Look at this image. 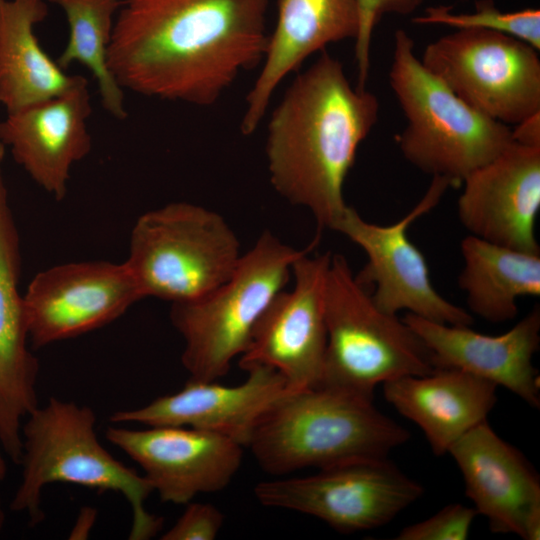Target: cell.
I'll return each instance as SVG.
<instances>
[{
	"mask_svg": "<svg viewBox=\"0 0 540 540\" xmlns=\"http://www.w3.org/2000/svg\"><path fill=\"white\" fill-rule=\"evenodd\" d=\"M477 514L475 508L461 503L449 504L433 516L403 528L395 539L465 540Z\"/></svg>",
	"mask_w": 540,
	"mask_h": 540,
	"instance_id": "28",
	"label": "cell"
},
{
	"mask_svg": "<svg viewBox=\"0 0 540 540\" xmlns=\"http://www.w3.org/2000/svg\"><path fill=\"white\" fill-rule=\"evenodd\" d=\"M308 252L292 265L293 289L273 298L239 361L243 370L257 365L277 370L291 391L319 386L327 345L325 290L331 253L309 257Z\"/></svg>",
	"mask_w": 540,
	"mask_h": 540,
	"instance_id": "12",
	"label": "cell"
},
{
	"mask_svg": "<svg viewBox=\"0 0 540 540\" xmlns=\"http://www.w3.org/2000/svg\"><path fill=\"white\" fill-rule=\"evenodd\" d=\"M389 78L406 118L399 149L432 178L459 187L514 142L510 126L473 109L423 66L402 29L394 34Z\"/></svg>",
	"mask_w": 540,
	"mask_h": 540,
	"instance_id": "5",
	"label": "cell"
},
{
	"mask_svg": "<svg viewBox=\"0 0 540 540\" xmlns=\"http://www.w3.org/2000/svg\"><path fill=\"white\" fill-rule=\"evenodd\" d=\"M327 345L319 386L373 401L379 384L436 370L430 350L397 315L382 311L341 254L325 290Z\"/></svg>",
	"mask_w": 540,
	"mask_h": 540,
	"instance_id": "6",
	"label": "cell"
},
{
	"mask_svg": "<svg viewBox=\"0 0 540 540\" xmlns=\"http://www.w3.org/2000/svg\"><path fill=\"white\" fill-rule=\"evenodd\" d=\"M383 396L423 431L434 455L443 456L467 431L487 420L497 386L473 374L438 368L382 384Z\"/></svg>",
	"mask_w": 540,
	"mask_h": 540,
	"instance_id": "22",
	"label": "cell"
},
{
	"mask_svg": "<svg viewBox=\"0 0 540 540\" xmlns=\"http://www.w3.org/2000/svg\"><path fill=\"white\" fill-rule=\"evenodd\" d=\"M96 515L97 511L95 509L91 507L82 508L69 538L86 539L94 525Z\"/></svg>",
	"mask_w": 540,
	"mask_h": 540,
	"instance_id": "31",
	"label": "cell"
},
{
	"mask_svg": "<svg viewBox=\"0 0 540 540\" xmlns=\"http://www.w3.org/2000/svg\"><path fill=\"white\" fill-rule=\"evenodd\" d=\"M537 52L515 37L470 28L430 43L420 61L473 109L514 126L540 112Z\"/></svg>",
	"mask_w": 540,
	"mask_h": 540,
	"instance_id": "9",
	"label": "cell"
},
{
	"mask_svg": "<svg viewBox=\"0 0 540 540\" xmlns=\"http://www.w3.org/2000/svg\"><path fill=\"white\" fill-rule=\"evenodd\" d=\"M317 240L301 251L264 231L225 282L199 298L171 303L170 320L184 339L181 361L190 380L216 381L228 373L268 305L284 290L293 263Z\"/></svg>",
	"mask_w": 540,
	"mask_h": 540,
	"instance_id": "7",
	"label": "cell"
},
{
	"mask_svg": "<svg viewBox=\"0 0 540 540\" xmlns=\"http://www.w3.org/2000/svg\"><path fill=\"white\" fill-rule=\"evenodd\" d=\"M92 113L88 81L55 97L7 114L0 141L31 179L62 200L73 165L92 149L88 119Z\"/></svg>",
	"mask_w": 540,
	"mask_h": 540,
	"instance_id": "18",
	"label": "cell"
},
{
	"mask_svg": "<svg viewBox=\"0 0 540 540\" xmlns=\"http://www.w3.org/2000/svg\"><path fill=\"white\" fill-rule=\"evenodd\" d=\"M143 299L125 262L80 261L39 272L23 295L34 348L101 328Z\"/></svg>",
	"mask_w": 540,
	"mask_h": 540,
	"instance_id": "13",
	"label": "cell"
},
{
	"mask_svg": "<svg viewBox=\"0 0 540 540\" xmlns=\"http://www.w3.org/2000/svg\"><path fill=\"white\" fill-rule=\"evenodd\" d=\"M245 371L248 378L233 387L189 379L176 393L156 398L143 407L114 412L110 422L188 426L222 434L247 446L264 415L291 390L271 367L257 365Z\"/></svg>",
	"mask_w": 540,
	"mask_h": 540,
	"instance_id": "17",
	"label": "cell"
},
{
	"mask_svg": "<svg viewBox=\"0 0 540 540\" xmlns=\"http://www.w3.org/2000/svg\"><path fill=\"white\" fill-rule=\"evenodd\" d=\"M241 256L239 240L220 214L172 202L139 216L125 263L143 298L176 303L221 285Z\"/></svg>",
	"mask_w": 540,
	"mask_h": 540,
	"instance_id": "8",
	"label": "cell"
},
{
	"mask_svg": "<svg viewBox=\"0 0 540 540\" xmlns=\"http://www.w3.org/2000/svg\"><path fill=\"white\" fill-rule=\"evenodd\" d=\"M416 24L446 25L457 29H484L503 33L540 50V10L524 9L504 12L491 0H480L474 12L453 13L450 6H431L425 14L415 17Z\"/></svg>",
	"mask_w": 540,
	"mask_h": 540,
	"instance_id": "26",
	"label": "cell"
},
{
	"mask_svg": "<svg viewBox=\"0 0 540 540\" xmlns=\"http://www.w3.org/2000/svg\"><path fill=\"white\" fill-rule=\"evenodd\" d=\"M1 174V173H0Z\"/></svg>",
	"mask_w": 540,
	"mask_h": 540,
	"instance_id": "35",
	"label": "cell"
},
{
	"mask_svg": "<svg viewBox=\"0 0 540 540\" xmlns=\"http://www.w3.org/2000/svg\"><path fill=\"white\" fill-rule=\"evenodd\" d=\"M92 408L50 397L22 425L21 482L10 503L35 526L45 518L41 497L46 485L72 483L99 492L121 493L132 511L131 540H147L162 528L163 519L147 511L154 491L136 470L113 457L99 442Z\"/></svg>",
	"mask_w": 540,
	"mask_h": 540,
	"instance_id": "3",
	"label": "cell"
},
{
	"mask_svg": "<svg viewBox=\"0 0 540 540\" xmlns=\"http://www.w3.org/2000/svg\"><path fill=\"white\" fill-rule=\"evenodd\" d=\"M409 437V431L382 414L373 401L318 386L282 396L247 446L264 471L278 476L387 457Z\"/></svg>",
	"mask_w": 540,
	"mask_h": 540,
	"instance_id": "4",
	"label": "cell"
},
{
	"mask_svg": "<svg viewBox=\"0 0 540 540\" xmlns=\"http://www.w3.org/2000/svg\"><path fill=\"white\" fill-rule=\"evenodd\" d=\"M424 0H358L360 10L359 32L355 39L357 86L364 88L370 69V46L374 28L386 14L408 15Z\"/></svg>",
	"mask_w": 540,
	"mask_h": 540,
	"instance_id": "27",
	"label": "cell"
},
{
	"mask_svg": "<svg viewBox=\"0 0 540 540\" xmlns=\"http://www.w3.org/2000/svg\"><path fill=\"white\" fill-rule=\"evenodd\" d=\"M5 151H6V147L5 145L0 141V173H1V164L4 160V157H5Z\"/></svg>",
	"mask_w": 540,
	"mask_h": 540,
	"instance_id": "34",
	"label": "cell"
},
{
	"mask_svg": "<svg viewBox=\"0 0 540 540\" xmlns=\"http://www.w3.org/2000/svg\"><path fill=\"white\" fill-rule=\"evenodd\" d=\"M19 240L0 174V443L20 464L22 420L38 404L39 364L27 346L23 295L18 291Z\"/></svg>",
	"mask_w": 540,
	"mask_h": 540,
	"instance_id": "20",
	"label": "cell"
},
{
	"mask_svg": "<svg viewBox=\"0 0 540 540\" xmlns=\"http://www.w3.org/2000/svg\"><path fill=\"white\" fill-rule=\"evenodd\" d=\"M358 0H277V19L269 33L260 73L246 97L240 130L256 131L270 100L286 76L332 43L356 39Z\"/></svg>",
	"mask_w": 540,
	"mask_h": 540,
	"instance_id": "21",
	"label": "cell"
},
{
	"mask_svg": "<svg viewBox=\"0 0 540 540\" xmlns=\"http://www.w3.org/2000/svg\"><path fill=\"white\" fill-rule=\"evenodd\" d=\"M269 0H124L108 66L126 91L211 106L261 65Z\"/></svg>",
	"mask_w": 540,
	"mask_h": 540,
	"instance_id": "1",
	"label": "cell"
},
{
	"mask_svg": "<svg viewBox=\"0 0 540 540\" xmlns=\"http://www.w3.org/2000/svg\"><path fill=\"white\" fill-rule=\"evenodd\" d=\"M224 522L223 513L209 503H187L184 513L162 540H213Z\"/></svg>",
	"mask_w": 540,
	"mask_h": 540,
	"instance_id": "29",
	"label": "cell"
},
{
	"mask_svg": "<svg viewBox=\"0 0 540 540\" xmlns=\"http://www.w3.org/2000/svg\"><path fill=\"white\" fill-rule=\"evenodd\" d=\"M46 1L63 10L69 26L68 41L57 64L64 70L75 62L84 65L96 80L103 108L118 120L126 119L125 90L108 66L115 17L124 0Z\"/></svg>",
	"mask_w": 540,
	"mask_h": 540,
	"instance_id": "25",
	"label": "cell"
},
{
	"mask_svg": "<svg viewBox=\"0 0 540 540\" xmlns=\"http://www.w3.org/2000/svg\"><path fill=\"white\" fill-rule=\"evenodd\" d=\"M511 132L515 143L540 147V112L514 125Z\"/></svg>",
	"mask_w": 540,
	"mask_h": 540,
	"instance_id": "30",
	"label": "cell"
},
{
	"mask_svg": "<svg viewBox=\"0 0 540 540\" xmlns=\"http://www.w3.org/2000/svg\"><path fill=\"white\" fill-rule=\"evenodd\" d=\"M450 187L442 178L432 182L422 199L390 225L367 222L348 206L334 227L363 249L367 262L355 275L382 311L397 315L407 310L429 321L471 326L472 315L443 298L433 287L423 253L408 237L409 226L432 210Z\"/></svg>",
	"mask_w": 540,
	"mask_h": 540,
	"instance_id": "11",
	"label": "cell"
},
{
	"mask_svg": "<svg viewBox=\"0 0 540 540\" xmlns=\"http://www.w3.org/2000/svg\"><path fill=\"white\" fill-rule=\"evenodd\" d=\"M461 471L466 496L494 533L540 538V479L528 459L499 437L487 420L448 450Z\"/></svg>",
	"mask_w": 540,
	"mask_h": 540,
	"instance_id": "16",
	"label": "cell"
},
{
	"mask_svg": "<svg viewBox=\"0 0 540 540\" xmlns=\"http://www.w3.org/2000/svg\"><path fill=\"white\" fill-rule=\"evenodd\" d=\"M7 474V465L0 452V483L5 479Z\"/></svg>",
	"mask_w": 540,
	"mask_h": 540,
	"instance_id": "32",
	"label": "cell"
},
{
	"mask_svg": "<svg viewBox=\"0 0 540 540\" xmlns=\"http://www.w3.org/2000/svg\"><path fill=\"white\" fill-rule=\"evenodd\" d=\"M105 437L142 468L163 502L187 504L200 493L220 491L242 463L241 444L206 430L109 426Z\"/></svg>",
	"mask_w": 540,
	"mask_h": 540,
	"instance_id": "14",
	"label": "cell"
},
{
	"mask_svg": "<svg viewBox=\"0 0 540 540\" xmlns=\"http://www.w3.org/2000/svg\"><path fill=\"white\" fill-rule=\"evenodd\" d=\"M458 285L469 310L492 323L514 319L517 299L540 295V254L500 246L473 235L461 242Z\"/></svg>",
	"mask_w": 540,
	"mask_h": 540,
	"instance_id": "24",
	"label": "cell"
},
{
	"mask_svg": "<svg viewBox=\"0 0 540 540\" xmlns=\"http://www.w3.org/2000/svg\"><path fill=\"white\" fill-rule=\"evenodd\" d=\"M457 212L470 235L540 254L535 224L540 210V147L511 143L463 181Z\"/></svg>",
	"mask_w": 540,
	"mask_h": 540,
	"instance_id": "15",
	"label": "cell"
},
{
	"mask_svg": "<svg viewBox=\"0 0 540 540\" xmlns=\"http://www.w3.org/2000/svg\"><path fill=\"white\" fill-rule=\"evenodd\" d=\"M5 521H6V514H5L3 504H2V501H1V498H0V534H1L2 530H3V528H4Z\"/></svg>",
	"mask_w": 540,
	"mask_h": 540,
	"instance_id": "33",
	"label": "cell"
},
{
	"mask_svg": "<svg viewBox=\"0 0 540 540\" xmlns=\"http://www.w3.org/2000/svg\"><path fill=\"white\" fill-rule=\"evenodd\" d=\"M48 12L46 0H0V104L7 114L88 81L68 74L41 47L34 29Z\"/></svg>",
	"mask_w": 540,
	"mask_h": 540,
	"instance_id": "23",
	"label": "cell"
},
{
	"mask_svg": "<svg viewBox=\"0 0 540 540\" xmlns=\"http://www.w3.org/2000/svg\"><path fill=\"white\" fill-rule=\"evenodd\" d=\"M378 114L377 97L352 86L326 51L293 79L273 110L265 146L271 184L307 208L319 230H333L348 207L344 183Z\"/></svg>",
	"mask_w": 540,
	"mask_h": 540,
	"instance_id": "2",
	"label": "cell"
},
{
	"mask_svg": "<svg viewBox=\"0 0 540 540\" xmlns=\"http://www.w3.org/2000/svg\"><path fill=\"white\" fill-rule=\"evenodd\" d=\"M423 491L387 457L342 463L305 477L263 481L254 488L262 505L314 516L342 533L389 523Z\"/></svg>",
	"mask_w": 540,
	"mask_h": 540,
	"instance_id": "10",
	"label": "cell"
},
{
	"mask_svg": "<svg viewBox=\"0 0 540 540\" xmlns=\"http://www.w3.org/2000/svg\"><path fill=\"white\" fill-rule=\"evenodd\" d=\"M403 320L422 339L438 368L458 369L502 386L533 408L540 406V383L532 363L540 346V308L497 336L470 326L441 324L407 313Z\"/></svg>",
	"mask_w": 540,
	"mask_h": 540,
	"instance_id": "19",
	"label": "cell"
}]
</instances>
